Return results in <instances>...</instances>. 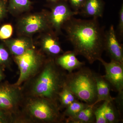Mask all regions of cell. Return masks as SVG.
Segmentation results:
<instances>
[{"mask_svg":"<svg viewBox=\"0 0 123 123\" xmlns=\"http://www.w3.org/2000/svg\"><path fill=\"white\" fill-rule=\"evenodd\" d=\"M62 29L77 55L82 56L91 64L102 58L105 31L98 18L82 20L73 17L65 23Z\"/></svg>","mask_w":123,"mask_h":123,"instance_id":"cell-1","label":"cell"},{"mask_svg":"<svg viewBox=\"0 0 123 123\" xmlns=\"http://www.w3.org/2000/svg\"><path fill=\"white\" fill-rule=\"evenodd\" d=\"M67 74L56 64L55 59L48 57L39 72L21 86L24 96L44 98L58 104V95Z\"/></svg>","mask_w":123,"mask_h":123,"instance_id":"cell-2","label":"cell"},{"mask_svg":"<svg viewBox=\"0 0 123 123\" xmlns=\"http://www.w3.org/2000/svg\"><path fill=\"white\" fill-rule=\"evenodd\" d=\"M58 104L38 97H25L21 109L24 123H61L65 118Z\"/></svg>","mask_w":123,"mask_h":123,"instance_id":"cell-3","label":"cell"},{"mask_svg":"<svg viewBox=\"0 0 123 123\" xmlns=\"http://www.w3.org/2000/svg\"><path fill=\"white\" fill-rule=\"evenodd\" d=\"M76 72L68 73L65 86L77 99L94 106L97 99V83L95 73L83 66Z\"/></svg>","mask_w":123,"mask_h":123,"instance_id":"cell-4","label":"cell"},{"mask_svg":"<svg viewBox=\"0 0 123 123\" xmlns=\"http://www.w3.org/2000/svg\"><path fill=\"white\" fill-rule=\"evenodd\" d=\"M25 98L21 86L8 81L0 82V109L12 115L18 123H24L21 109Z\"/></svg>","mask_w":123,"mask_h":123,"instance_id":"cell-5","label":"cell"},{"mask_svg":"<svg viewBox=\"0 0 123 123\" xmlns=\"http://www.w3.org/2000/svg\"><path fill=\"white\" fill-rule=\"evenodd\" d=\"M47 58L42 51L35 48L29 49L22 55L13 56L20 71L19 77L15 85L21 86L34 76L42 68Z\"/></svg>","mask_w":123,"mask_h":123,"instance_id":"cell-6","label":"cell"},{"mask_svg":"<svg viewBox=\"0 0 123 123\" xmlns=\"http://www.w3.org/2000/svg\"><path fill=\"white\" fill-rule=\"evenodd\" d=\"M18 30L23 36H29L38 32H46L51 29L48 12L31 14L23 17L18 23Z\"/></svg>","mask_w":123,"mask_h":123,"instance_id":"cell-7","label":"cell"},{"mask_svg":"<svg viewBox=\"0 0 123 123\" xmlns=\"http://www.w3.org/2000/svg\"><path fill=\"white\" fill-rule=\"evenodd\" d=\"M50 4L51 11L48 12L49 20L51 29L57 35L61 33L65 23L79 12L73 11L67 1Z\"/></svg>","mask_w":123,"mask_h":123,"instance_id":"cell-8","label":"cell"},{"mask_svg":"<svg viewBox=\"0 0 123 123\" xmlns=\"http://www.w3.org/2000/svg\"><path fill=\"white\" fill-rule=\"evenodd\" d=\"M98 61L104 66L105 74L103 77L111 87L118 93L123 91V64L112 60L107 63L102 58Z\"/></svg>","mask_w":123,"mask_h":123,"instance_id":"cell-9","label":"cell"},{"mask_svg":"<svg viewBox=\"0 0 123 123\" xmlns=\"http://www.w3.org/2000/svg\"><path fill=\"white\" fill-rule=\"evenodd\" d=\"M104 51H106L111 60L123 64V49L117 39L113 25L110 26L105 32Z\"/></svg>","mask_w":123,"mask_h":123,"instance_id":"cell-10","label":"cell"},{"mask_svg":"<svg viewBox=\"0 0 123 123\" xmlns=\"http://www.w3.org/2000/svg\"><path fill=\"white\" fill-rule=\"evenodd\" d=\"M41 42V51L48 57L55 59L64 52L57 37L53 30L45 32Z\"/></svg>","mask_w":123,"mask_h":123,"instance_id":"cell-11","label":"cell"},{"mask_svg":"<svg viewBox=\"0 0 123 123\" xmlns=\"http://www.w3.org/2000/svg\"><path fill=\"white\" fill-rule=\"evenodd\" d=\"M4 44L13 56L22 55L31 49L35 48L33 41L28 36L8 39L3 41Z\"/></svg>","mask_w":123,"mask_h":123,"instance_id":"cell-12","label":"cell"},{"mask_svg":"<svg viewBox=\"0 0 123 123\" xmlns=\"http://www.w3.org/2000/svg\"><path fill=\"white\" fill-rule=\"evenodd\" d=\"M77 55L74 51L64 52L56 57L55 61L58 66L68 73L79 69L85 65V63L78 59Z\"/></svg>","mask_w":123,"mask_h":123,"instance_id":"cell-13","label":"cell"},{"mask_svg":"<svg viewBox=\"0 0 123 123\" xmlns=\"http://www.w3.org/2000/svg\"><path fill=\"white\" fill-rule=\"evenodd\" d=\"M105 5L103 0H86L79 14L92 18L102 17Z\"/></svg>","mask_w":123,"mask_h":123,"instance_id":"cell-14","label":"cell"},{"mask_svg":"<svg viewBox=\"0 0 123 123\" xmlns=\"http://www.w3.org/2000/svg\"><path fill=\"white\" fill-rule=\"evenodd\" d=\"M95 78L97 83V99L94 106L102 101L110 102L114 99L110 94L111 86L104 79L103 76L95 73Z\"/></svg>","mask_w":123,"mask_h":123,"instance_id":"cell-15","label":"cell"},{"mask_svg":"<svg viewBox=\"0 0 123 123\" xmlns=\"http://www.w3.org/2000/svg\"><path fill=\"white\" fill-rule=\"evenodd\" d=\"M95 106L89 105L73 117L66 118V123H95L94 109Z\"/></svg>","mask_w":123,"mask_h":123,"instance_id":"cell-16","label":"cell"},{"mask_svg":"<svg viewBox=\"0 0 123 123\" xmlns=\"http://www.w3.org/2000/svg\"><path fill=\"white\" fill-rule=\"evenodd\" d=\"M31 5L30 0H9L8 11L12 14H18L29 10Z\"/></svg>","mask_w":123,"mask_h":123,"instance_id":"cell-17","label":"cell"},{"mask_svg":"<svg viewBox=\"0 0 123 123\" xmlns=\"http://www.w3.org/2000/svg\"><path fill=\"white\" fill-rule=\"evenodd\" d=\"M113 100L108 103L105 110V117L108 123H118L123 121L122 114L115 105Z\"/></svg>","mask_w":123,"mask_h":123,"instance_id":"cell-18","label":"cell"},{"mask_svg":"<svg viewBox=\"0 0 123 123\" xmlns=\"http://www.w3.org/2000/svg\"><path fill=\"white\" fill-rule=\"evenodd\" d=\"M77 99L65 84L58 95V104L61 110L65 109L73 102Z\"/></svg>","mask_w":123,"mask_h":123,"instance_id":"cell-19","label":"cell"},{"mask_svg":"<svg viewBox=\"0 0 123 123\" xmlns=\"http://www.w3.org/2000/svg\"><path fill=\"white\" fill-rule=\"evenodd\" d=\"M90 105L83 102H80L76 100L73 102L67 107L62 113L63 116L65 118L66 117L71 118L77 114L82 110L87 107Z\"/></svg>","mask_w":123,"mask_h":123,"instance_id":"cell-20","label":"cell"},{"mask_svg":"<svg viewBox=\"0 0 123 123\" xmlns=\"http://www.w3.org/2000/svg\"><path fill=\"white\" fill-rule=\"evenodd\" d=\"M10 54L4 44H0V66L5 69L11 68Z\"/></svg>","mask_w":123,"mask_h":123,"instance_id":"cell-21","label":"cell"},{"mask_svg":"<svg viewBox=\"0 0 123 123\" xmlns=\"http://www.w3.org/2000/svg\"><path fill=\"white\" fill-rule=\"evenodd\" d=\"M108 102L104 101L102 105L98 107H94V113L95 123H108L105 117V110Z\"/></svg>","mask_w":123,"mask_h":123,"instance_id":"cell-22","label":"cell"},{"mask_svg":"<svg viewBox=\"0 0 123 123\" xmlns=\"http://www.w3.org/2000/svg\"><path fill=\"white\" fill-rule=\"evenodd\" d=\"M13 32V28L10 24L2 25L0 27V40H6L10 38Z\"/></svg>","mask_w":123,"mask_h":123,"instance_id":"cell-23","label":"cell"},{"mask_svg":"<svg viewBox=\"0 0 123 123\" xmlns=\"http://www.w3.org/2000/svg\"><path fill=\"white\" fill-rule=\"evenodd\" d=\"M0 123H18L17 120L12 115L0 109Z\"/></svg>","mask_w":123,"mask_h":123,"instance_id":"cell-24","label":"cell"},{"mask_svg":"<svg viewBox=\"0 0 123 123\" xmlns=\"http://www.w3.org/2000/svg\"><path fill=\"white\" fill-rule=\"evenodd\" d=\"M86 0H68L70 7L74 11L79 12L84 6Z\"/></svg>","mask_w":123,"mask_h":123,"instance_id":"cell-25","label":"cell"},{"mask_svg":"<svg viewBox=\"0 0 123 123\" xmlns=\"http://www.w3.org/2000/svg\"><path fill=\"white\" fill-rule=\"evenodd\" d=\"M118 31L121 38L123 36V4H122L119 12V22Z\"/></svg>","mask_w":123,"mask_h":123,"instance_id":"cell-26","label":"cell"},{"mask_svg":"<svg viewBox=\"0 0 123 123\" xmlns=\"http://www.w3.org/2000/svg\"><path fill=\"white\" fill-rule=\"evenodd\" d=\"M8 11L7 0H0V21L6 16Z\"/></svg>","mask_w":123,"mask_h":123,"instance_id":"cell-27","label":"cell"},{"mask_svg":"<svg viewBox=\"0 0 123 123\" xmlns=\"http://www.w3.org/2000/svg\"><path fill=\"white\" fill-rule=\"evenodd\" d=\"M123 91L118 93V95L116 98L114 99L116 103V106L119 111L122 114L123 109Z\"/></svg>","mask_w":123,"mask_h":123,"instance_id":"cell-28","label":"cell"},{"mask_svg":"<svg viewBox=\"0 0 123 123\" xmlns=\"http://www.w3.org/2000/svg\"><path fill=\"white\" fill-rule=\"evenodd\" d=\"M5 69L0 66V82L4 80L5 78L6 75L5 73Z\"/></svg>","mask_w":123,"mask_h":123,"instance_id":"cell-29","label":"cell"},{"mask_svg":"<svg viewBox=\"0 0 123 123\" xmlns=\"http://www.w3.org/2000/svg\"><path fill=\"white\" fill-rule=\"evenodd\" d=\"M48 2H49L50 4H53V3H56L62 1H67L68 0H46Z\"/></svg>","mask_w":123,"mask_h":123,"instance_id":"cell-30","label":"cell"}]
</instances>
